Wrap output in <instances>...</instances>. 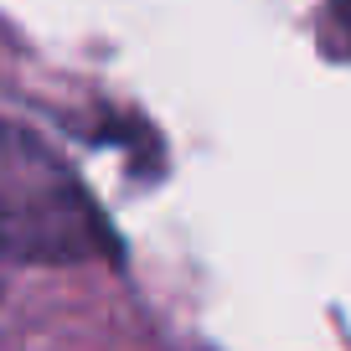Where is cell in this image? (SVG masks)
Instances as JSON below:
<instances>
[{
  "label": "cell",
  "instance_id": "6da1fadb",
  "mask_svg": "<svg viewBox=\"0 0 351 351\" xmlns=\"http://www.w3.org/2000/svg\"><path fill=\"white\" fill-rule=\"evenodd\" d=\"M109 253L114 228L88 202L83 181L32 130L0 119V258L83 263Z\"/></svg>",
  "mask_w": 351,
  "mask_h": 351
},
{
  "label": "cell",
  "instance_id": "7a4b0ae2",
  "mask_svg": "<svg viewBox=\"0 0 351 351\" xmlns=\"http://www.w3.org/2000/svg\"><path fill=\"white\" fill-rule=\"evenodd\" d=\"M326 16H330V26H336V36H341V52L351 57V0H330Z\"/></svg>",
  "mask_w": 351,
  "mask_h": 351
}]
</instances>
